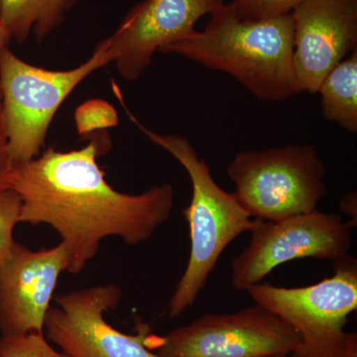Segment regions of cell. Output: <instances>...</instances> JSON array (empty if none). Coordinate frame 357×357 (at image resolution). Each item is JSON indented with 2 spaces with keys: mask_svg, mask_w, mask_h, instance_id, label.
Masks as SVG:
<instances>
[{
  "mask_svg": "<svg viewBox=\"0 0 357 357\" xmlns=\"http://www.w3.org/2000/svg\"><path fill=\"white\" fill-rule=\"evenodd\" d=\"M161 52L227 73L264 102H283L301 93L293 65L292 14L244 20L230 2L225 3L211 14L203 31H194Z\"/></svg>",
  "mask_w": 357,
  "mask_h": 357,
  "instance_id": "2",
  "label": "cell"
},
{
  "mask_svg": "<svg viewBox=\"0 0 357 357\" xmlns=\"http://www.w3.org/2000/svg\"><path fill=\"white\" fill-rule=\"evenodd\" d=\"M321 112L328 121L345 130L357 132V50L328 75L318 89Z\"/></svg>",
  "mask_w": 357,
  "mask_h": 357,
  "instance_id": "14",
  "label": "cell"
},
{
  "mask_svg": "<svg viewBox=\"0 0 357 357\" xmlns=\"http://www.w3.org/2000/svg\"><path fill=\"white\" fill-rule=\"evenodd\" d=\"M291 14L296 79L301 91L317 93L326 75L357 50V0H305Z\"/></svg>",
  "mask_w": 357,
  "mask_h": 357,
  "instance_id": "12",
  "label": "cell"
},
{
  "mask_svg": "<svg viewBox=\"0 0 357 357\" xmlns=\"http://www.w3.org/2000/svg\"><path fill=\"white\" fill-rule=\"evenodd\" d=\"M77 0H1L0 22L18 43L38 41L57 30Z\"/></svg>",
  "mask_w": 357,
  "mask_h": 357,
  "instance_id": "13",
  "label": "cell"
},
{
  "mask_svg": "<svg viewBox=\"0 0 357 357\" xmlns=\"http://www.w3.org/2000/svg\"><path fill=\"white\" fill-rule=\"evenodd\" d=\"M302 337L285 319L260 304L234 314H206L157 344L160 357H267L293 354Z\"/></svg>",
  "mask_w": 357,
  "mask_h": 357,
  "instance_id": "7",
  "label": "cell"
},
{
  "mask_svg": "<svg viewBox=\"0 0 357 357\" xmlns=\"http://www.w3.org/2000/svg\"><path fill=\"white\" fill-rule=\"evenodd\" d=\"M10 40V36H9L6 27L0 22V55H1V52L7 47V44L9 43ZM0 96H1V93H0Z\"/></svg>",
  "mask_w": 357,
  "mask_h": 357,
  "instance_id": "22",
  "label": "cell"
},
{
  "mask_svg": "<svg viewBox=\"0 0 357 357\" xmlns=\"http://www.w3.org/2000/svg\"><path fill=\"white\" fill-rule=\"evenodd\" d=\"M75 121L77 132L86 135L96 130L115 128L119 124V114L109 102L91 100L77 107Z\"/></svg>",
  "mask_w": 357,
  "mask_h": 357,
  "instance_id": "16",
  "label": "cell"
},
{
  "mask_svg": "<svg viewBox=\"0 0 357 357\" xmlns=\"http://www.w3.org/2000/svg\"><path fill=\"white\" fill-rule=\"evenodd\" d=\"M121 299L115 284L60 294L47 312L45 337L70 357H160L148 347L147 326L138 335H126L107 323L105 312Z\"/></svg>",
  "mask_w": 357,
  "mask_h": 357,
  "instance_id": "9",
  "label": "cell"
},
{
  "mask_svg": "<svg viewBox=\"0 0 357 357\" xmlns=\"http://www.w3.org/2000/svg\"><path fill=\"white\" fill-rule=\"evenodd\" d=\"M13 162L9 157L7 148V137L4 128L3 114H2L1 100H0V192L9 189Z\"/></svg>",
  "mask_w": 357,
  "mask_h": 357,
  "instance_id": "19",
  "label": "cell"
},
{
  "mask_svg": "<svg viewBox=\"0 0 357 357\" xmlns=\"http://www.w3.org/2000/svg\"><path fill=\"white\" fill-rule=\"evenodd\" d=\"M0 357H70L51 347L44 335H1Z\"/></svg>",
  "mask_w": 357,
  "mask_h": 357,
  "instance_id": "15",
  "label": "cell"
},
{
  "mask_svg": "<svg viewBox=\"0 0 357 357\" xmlns=\"http://www.w3.org/2000/svg\"><path fill=\"white\" fill-rule=\"evenodd\" d=\"M112 63L103 39L83 64L47 70L17 57L8 46L0 55V100L13 165L39 156L51 122L70 93L96 70Z\"/></svg>",
  "mask_w": 357,
  "mask_h": 357,
  "instance_id": "4",
  "label": "cell"
},
{
  "mask_svg": "<svg viewBox=\"0 0 357 357\" xmlns=\"http://www.w3.org/2000/svg\"><path fill=\"white\" fill-rule=\"evenodd\" d=\"M267 357H301L297 354L293 352V354H284V356H267Z\"/></svg>",
  "mask_w": 357,
  "mask_h": 357,
  "instance_id": "23",
  "label": "cell"
},
{
  "mask_svg": "<svg viewBox=\"0 0 357 357\" xmlns=\"http://www.w3.org/2000/svg\"><path fill=\"white\" fill-rule=\"evenodd\" d=\"M256 304L285 319L300 333L301 357H340L349 314L357 309V262L347 255L335 261V273L306 287L258 283L248 290Z\"/></svg>",
  "mask_w": 357,
  "mask_h": 357,
  "instance_id": "6",
  "label": "cell"
},
{
  "mask_svg": "<svg viewBox=\"0 0 357 357\" xmlns=\"http://www.w3.org/2000/svg\"><path fill=\"white\" fill-rule=\"evenodd\" d=\"M305 0H231L237 14L244 20H265L291 14Z\"/></svg>",
  "mask_w": 357,
  "mask_h": 357,
  "instance_id": "18",
  "label": "cell"
},
{
  "mask_svg": "<svg viewBox=\"0 0 357 357\" xmlns=\"http://www.w3.org/2000/svg\"><path fill=\"white\" fill-rule=\"evenodd\" d=\"M126 110L144 135L172 155L191 178V204L183 211L189 223L191 252L169 302V317L175 319L196 302L223 250L241 234L252 231L261 220H253L234 192H225L217 184L210 167L199 158L187 138L178 134L154 132L142 126L128 107Z\"/></svg>",
  "mask_w": 357,
  "mask_h": 357,
  "instance_id": "3",
  "label": "cell"
},
{
  "mask_svg": "<svg viewBox=\"0 0 357 357\" xmlns=\"http://www.w3.org/2000/svg\"><path fill=\"white\" fill-rule=\"evenodd\" d=\"M234 196L251 218L276 222L311 213L326 196V167L312 145L238 152L227 166Z\"/></svg>",
  "mask_w": 357,
  "mask_h": 357,
  "instance_id": "5",
  "label": "cell"
},
{
  "mask_svg": "<svg viewBox=\"0 0 357 357\" xmlns=\"http://www.w3.org/2000/svg\"><path fill=\"white\" fill-rule=\"evenodd\" d=\"M340 357H357V335L356 333H347L344 349Z\"/></svg>",
  "mask_w": 357,
  "mask_h": 357,
  "instance_id": "21",
  "label": "cell"
},
{
  "mask_svg": "<svg viewBox=\"0 0 357 357\" xmlns=\"http://www.w3.org/2000/svg\"><path fill=\"white\" fill-rule=\"evenodd\" d=\"M67 267V253L61 243L38 251L14 243L0 266L1 335H44L47 312Z\"/></svg>",
  "mask_w": 357,
  "mask_h": 357,
  "instance_id": "11",
  "label": "cell"
},
{
  "mask_svg": "<svg viewBox=\"0 0 357 357\" xmlns=\"http://www.w3.org/2000/svg\"><path fill=\"white\" fill-rule=\"evenodd\" d=\"M0 20H1V0H0Z\"/></svg>",
  "mask_w": 357,
  "mask_h": 357,
  "instance_id": "24",
  "label": "cell"
},
{
  "mask_svg": "<svg viewBox=\"0 0 357 357\" xmlns=\"http://www.w3.org/2000/svg\"><path fill=\"white\" fill-rule=\"evenodd\" d=\"M21 199L17 192L8 189L0 192V266L10 255L13 231L20 223Z\"/></svg>",
  "mask_w": 357,
  "mask_h": 357,
  "instance_id": "17",
  "label": "cell"
},
{
  "mask_svg": "<svg viewBox=\"0 0 357 357\" xmlns=\"http://www.w3.org/2000/svg\"><path fill=\"white\" fill-rule=\"evenodd\" d=\"M351 227L337 213H311L266 222L251 231V239L231 263L232 287L246 291L284 263L300 258L335 260L349 255Z\"/></svg>",
  "mask_w": 357,
  "mask_h": 357,
  "instance_id": "8",
  "label": "cell"
},
{
  "mask_svg": "<svg viewBox=\"0 0 357 357\" xmlns=\"http://www.w3.org/2000/svg\"><path fill=\"white\" fill-rule=\"evenodd\" d=\"M340 211L344 213V215H349L351 218V222L347 223L349 227H356L357 222V197L356 192H349L340 201Z\"/></svg>",
  "mask_w": 357,
  "mask_h": 357,
  "instance_id": "20",
  "label": "cell"
},
{
  "mask_svg": "<svg viewBox=\"0 0 357 357\" xmlns=\"http://www.w3.org/2000/svg\"><path fill=\"white\" fill-rule=\"evenodd\" d=\"M223 4L225 0H143L105 39L117 72L126 81L139 79L156 52L196 31L197 22Z\"/></svg>",
  "mask_w": 357,
  "mask_h": 357,
  "instance_id": "10",
  "label": "cell"
},
{
  "mask_svg": "<svg viewBox=\"0 0 357 357\" xmlns=\"http://www.w3.org/2000/svg\"><path fill=\"white\" fill-rule=\"evenodd\" d=\"M109 146V141L96 136L81 149L49 148L11 170L9 189L22 203L20 222L55 229L72 274L83 271L103 239L119 237L130 246L146 243L172 213V185L130 195L107 183L98 158Z\"/></svg>",
  "mask_w": 357,
  "mask_h": 357,
  "instance_id": "1",
  "label": "cell"
}]
</instances>
